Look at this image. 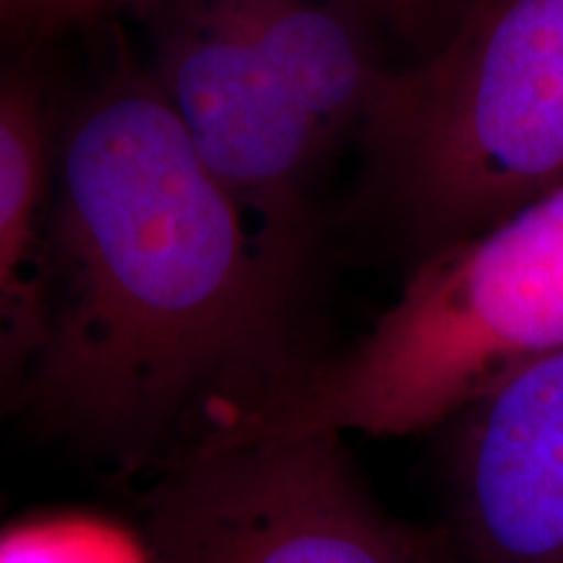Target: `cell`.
I'll return each mask as SVG.
<instances>
[{"label":"cell","mask_w":563,"mask_h":563,"mask_svg":"<svg viewBox=\"0 0 563 563\" xmlns=\"http://www.w3.org/2000/svg\"><path fill=\"white\" fill-rule=\"evenodd\" d=\"M316 274L125 58L53 131L40 334L11 402L118 475H157L327 355Z\"/></svg>","instance_id":"1"},{"label":"cell","mask_w":563,"mask_h":563,"mask_svg":"<svg viewBox=\"0 0 563 563\" xmlns=\"http://www.w3.org/2000/svg\"><path fill=\"white\" fill-rule=\"evenodd\" d=\"M146 74L274 245L319 266L316 180L394 68L355 0H115Z\"/></svg>","instance_id":"2"},{"label":"cell","mask_w":563,"mask_h":563,"mask_svg":"<svg viewBox=\"0 0 563 563\" xmlns=\"http://www.w3.org/2000/svg\"><path fill=\"white\" fill-rule=\"evenodd\" d=\"M355 141L344 224L410 266L563 186V0H475L384 76Z\"/></svg>","instance_id":"3"},{"label":"cell","mask_w":563,"mask_h":563,"mask_svg":"<svg viewBox=\"0 0 563 563\" xmlns=\"http://www.w3.org/2000/svg\"><path fill=\"white\" fill-rule=\"evenodd\" d=\"M563 352V186L420 258L350 347L201 449L449 426L530 365Z\"/></svg>","instance_id":"4"},{"label":"cell","mask_w":563,"mask_h":563,"mask_svg":"<svg viewBox=\"0 0 563 563\" xmlns=\"http://www.w3.org/2000/svg\"><path fill=\"white\" fill-rule=\"evenodd\" d=\"M139 517L150 563H456L441 527L373 498L336 433L183 454Z\"/></svg>","instance_id":"5"},{"label":"cell","mask_w":563,"mask_h":563,"mask_svg":"<svg viewBox=\"0 0 563 563\" xmlns=\"http://www.w3.org/2000/svg\"><path fill=\"white\" fill-rule=\"evenodd\" d=\"M443 428L456 563H563V352Z\"/></svg>","instance_id":"6"},{"label":"cell","mask_w":563,"mask_h":563,"mask_svg":"<svg viewBox=\"0 0 563 563\" xmlns=\"http://www.w3.org/2000/svg\"><path fill=\"white\" fill-rule=\"evenodd\" d=\"M53 125L26 76H0V402H11L40 334L37 262Z\"/></svg>","instance_id":"7"},{"label":"cell","mask_w":563,"mask_h":563,"mask_svg":"<svg viewBox=\"0 0 563 563\" xmlns=\"http://www.w3.org/2000/svg\"><path fill=\"white\" fill-rule=\"evenodd\" d=\"M0 563H150V553L115 519L53 511L0 527Z\"/></svg>","instance_id":"8"},{"label":"cell","mask_w":563,"mask_h":563,"mask_svg":"<svg viewBox=\"0 0 563 563\" xmlns=\"http://www.w3.org/2000/svg\"><path fill=\"white\" fill-rule=\"evenodd\" d=\"M355 5L382 37L391 66L407 68L439 53L475 0H355Z\"/></svg>","instance_id":"9"},{"label":"cell","mask_w":563,"mask_h":563,"mask_svg":"<svg viewBox=\"0 0 563 563\" xmlns=\"http://www.w3.org/2000/svg\"><path fill=\"white\" fill-rule=\"evenodd\" d=\"M115 0H13V21L21 19L40 32H58L108 16Z\"/></svg>","instance_id":"10"},{"label":"cell","mask_w":563,"mask_h":563,"mask_svg":"<svg viewBox=\"0 0 563 563\" xmlns=\"http://www.w3.org/2000/svg\"><path fill=\"white\" fill-rule=\"evenodd\" d=\"M13 21V0H0V30Z\"/></svg>","instance_id":"11"}]
</instances>
